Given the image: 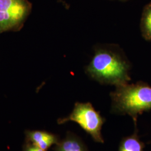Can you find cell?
<instances>
[{"mask_svg": "<svg viewBox=\"0 0 151 151\" xmlns=\"http://www.w3.org/2000/svg\"><path fill=\"white\" fill-rule=\"evenodd\" d=\"M110 95L114 111L129 115L134 122L139 115L151 111V87L146 83L116 86Z\"/></svg>", "mask_w": 151, "mask_h": 151, "instance_id": "7a4b0ae2", "label": "cell"}, {"mask_svg": "<svg viewBox=\"0 0 151 151\" xmlns=\"http://www.w3.org/2000/svg\"><path fill=\"white\" fill-rule=\"evenodd\" d=\"M57 151H86V150L78 139L70 137L58 144Z\"/></svg>", "mask_w": 151, "mask_h": 151, "instance_id": "52a82bcc", "label": "cell"}, {"mask_svg": "<svg viewBox=\"0 0 151 151\" xmlns=\"http://www.w3.org/2000/svg\"><path fill=\"white\" fill-rule=\"evenodd\" d=\"M140 31L143 38L151 42V2L145 7L140 24Z\"/></svg>", "mask_w": 151, "mask_h": 151, "instance_id": "8992f818", "label": "cell"}, {"mask_svg": "<svg viewBox=\"0 0 151 151\" xmlns=\"http://www.w3.org/2000/svg\"><path fill=\"white\" fill-rule=\"evenodd\" d=\"M119 151H144L143 146L135 135L125 138L121 143Z\"/></svg>", "mask_w": 151, "mask_h": 151, "instance_id": "ba28073f", "label": "cell"}, {"mask_svg": "<svg viewBox=\"0 0 151 151\" xmlns=\"http://www.w3.org/2000/svg\"><path fill=\"white\" fill-rule=\"evenodd\" d=\"M26 151H45L43 150H42L41 148H39L38 147H37V146H34V145H33V146H29V147H28L27 148V150H26Z\"/></svg>", "mask_w": 151, "mask_h": 151, "instance_id": "9c48e42d", "label": "cell"}, {"mask_svg": "<svg viewBox=\"0 0 151 151\" xmlns=\"http://www.w3.org/2000/svg\"></svg>", "mask_w": 151, "mask_h": 151, "instance_id": "8fae6325", "label": "cell"}, {"mask_svg": "<svg viewBox=\"0 0 151 151\" xmlns=\"http://www.w3.org/2000/svg\"><path fill=\"white\" fill-rule=\"evenodd\" d=\"M27 11L28 6L25 0H0V32L19 24Z\"/></svg>", "mask_w": 151, "mask_h": 151, "instance_id": "277c9868", "label": "cell"}, {"mask_svg": "<svg viewBox=\"0 0 151 151\" xmlns=\"http://www.w3.org/2000/svg\"><path fill=\"white\" fill-rule=\"evenodd\" d=\"M123 1H125V0H123Z\"/></svg>", "mask_w": 151, "mask_h": 151, "instance_id": "30bf717a", "label": "cell"}, {"mask_svg": "<svg viewBox=\"0 0 151 151\" xmlns=\"http://www.w3.org/2000/svg\"><path fill=\"white\" fill-rule=\"evenodd\" d=\"M129 62L116 46L107 45L95 49V54L86 68L88 75L103 84L116 86L128 83Z\"/></svg>", "mask_w": 151, "mask_h": 151, "instance_id": "6da1fadb", "label": "cell"}, {"mask_svg": "<svg viewBox=\"0 0 151 151\" xmlns=\"http://www.w3.org/2000/svg\"><path fill=\"white\" fill-rule=\"evenodd\" d=\"M68 121H73L79 124L95 142L104 143L101 130L104 120L91 103H76L72 113L68 117L60 119L58 123L62 124Z\"/></svg>", "mask_w": 151, "mask_h": 151, "instance_id": "3957f363", "label": "cell"}, {"mask_svg": "<svg viewBox=\"0 0 151 151\" xmlns=\"http://www.w3.org/2000/svg\"><path fill=\"white\" fill-rule=\"evenodd\" d=\"M33 145L46 151L50 147L57 143V138L55 135L42 131H33L28 133Z\"/></svg>", "mask_w": 151, "mask_h": 151, "instance_id": "5b68a950", "label": "cell"}]
</instances>
